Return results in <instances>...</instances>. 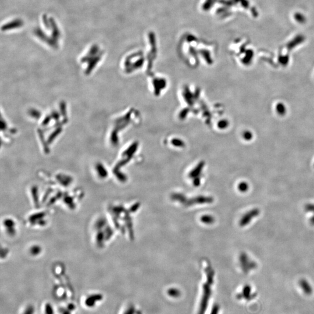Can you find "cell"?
<instances>
[{"mask_svg": "<svg viewBox=\"0 0 314 314\" xmlns=\"http://www.w3.org/2000/svg\"><path fill=\"white\" fill-rule=\"evenodd\" d=\"M45 314H54L53 307L49 303H47L44 308Z\"/></svg>", "mask_w": 314, "mask_h": 314, "instance_id": "cell-5", "label": "cell"}, {"mask_svg": "<svg viewBox=\"0 0 314 314\" xmlns=\"http://www.w3.org/2000/svg\"><path fill=\"white\" fill-rule=\"evenodd\" d=\"M135 314V308L133 306H130L127 309L124 314Z\"/></svg>", "mask_w": 314, "mask_h": 314, "instance_id": "cell-9", "label": "cell"}, {"mask_svg": "<svg viewBox=\"0 0 314 314\" xmlns=\"http://www.w3.org/2000/svg\"><path fill=\"white\" fill-rule=\"evenodd\" d=\"M213 219L211 216H204L202 218V221L205 223H211L213 222Z\"/></svg>", "mask_w": 314, "mask_h": 314, "instance_id": "cell-8", "label": "cell"}, {"mask_svg": "<svg viewBox=\"0 0 314 314\" xmlns=\"http://www.w3.org/2000/svg\"><path fill=\"white\" fill-rule=\"evenodd\" d=\"M103 299V296L101 294H95L91 295L89 297L87 298L85 301V304L87 306L91 308L94 306L97 302L101 301Z\"/></svg>", "mask_w": 314, "mask_h": 314, "instance_id": "cell-2", "label": "cell"}, {"mask_svg": "<svg viewBox=\"0 0 314 314\" xmlns=\"http://www.w3.org/2000/svg\"><path fill=\"white\" fill-rule=\"evenodd\" d=\"M219 310V306H217V305L214 306L211 314H218Z\"/></svg>", "mask_w": 314, "mask_h": 314, "instance_id": "cell-10", "label": "cell"}, {"mask_svg": "<svg viewBox=\"0 0 314 314\" xmlns=\"http://www.w3.org/2000/svg\"><path fill=\"white\" fill-rule=\"evenodd\" d=\"M210 296V289L207 286H205L204 289V294L200 306V314H204V312L206 310L207 304H208V300Z\"/></svg>", "mask_w": 314, "mask_h": 314, "instance_id": "cell-1", "label": "cell"}, {"mask_svg": "<svg viewBox=\"0 0 314 314\" xmlns=\"http://www.w3.org/2000/svg\"><path fill=\"white\" fill-rule=\"evenodd\" d=\"M301 287L302 288V289L304 290V293L307 294V295H310L312 293V290L311 289L310 286L306 282V281H301Z\"/></svg>", "mask_w": 314, "mask_h": 314, "instance_id": "cell-3", "label": "cell"}, {"mask_svg": "<svg viewBox=\"0 0 314 314\" xmlns=\"http://www.w3.org/2000/svg\"><path fill=\"white\" fill-rule=\"evenodd\" d=\"M168 294L171 297H178L180 295V293L178 290L172 289L168 290Z\"/></svg>", "mask_w": 314, "mask_h": 314, "instance_id": "cell-6", "label": "cell"}, {"mask_svg": "<svg viewBox=\"0 0 314 314\" xmlns=\"http://www.w3.org/2000/svg\"><path fill=\"white\" fill-rule=\"evenodd\" d=\"M250 291H251V289H250V287L249 286L245 287V289L243 290V293L242 297H244L245 299H247V300H251V298L250 296Z\"/></svg>", "mask_w": 314, "mask_h": 314, "instance_id": "cell-4", "label": "cell"}, {"mask_svg": "<svg viewBox=\"0 0 314 314\" xmlns=\"http://www.w3.org/2000/svg\"><path fill=\"white\" fill-rule=\"evenodd\" d=\"M34 312H35L34 307L32 305H29V306H27V307L26 308V309L24 311L23 314H34Z\"/></svg>", "mask_w": 314, "mask_h": 314, "instance_id": "cell-7", "label": "cell"}, {"mask_svg": "<svg viewBox=\"0 0 314 314\" xmlns=\"http://www.w3.org/2000/svg\"><path fill=\"white\" fill-rule=\"evenodd\" d=\"M71 314L70 311L69 310H65V311H64V312H63V314Z\"/></svg>", "mask_w": 314, "mask_h": 314, "instance_id": "cell-11", "label": "cell"}]
</instances>
